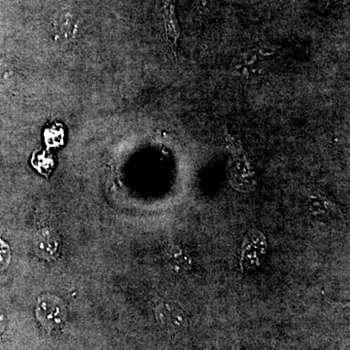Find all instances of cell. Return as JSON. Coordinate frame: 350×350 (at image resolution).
I'll return each instance as SVG.
<instances>
[{
	"instance_id": "obj_1",
	"label": "cell",
	"mask_w": 350,
	"mask_h": 350,
	"mask_svg": "<svg viewBox=\"0 0 350 350\" xmlns=\"http://www.w3.org/2000/svg\"><path fill=\"white\" fill-rule=\"evenodd\" d=\"M278 53L271 48L261 47L243 52L237 59L234 69L241 77L253 79L267 75L275 64Z\"/></svg>"
},
{
	"instance_id": "obj_2",
	"label": "cell",
	"mask_w": 350,
	"mask_h": 350,
	"mask_svg": "<svg viewBox=\"0 0 350 350\" xmlns=\"http://www.w3.org/2000/svg\"><path fill=\"white\" fill-rule=\"evenodd\" d=\"M36 317L46 330H61L66 325L68 310L59 297L44 295L38 299Z\"/></svg>"
},
{
	"instance_id": "obj_3",
	"label": "cell",
	"mask_w": 350,
	"mask_h": 350,
	"mask_svg": "<svg viewBox=\"0 0 350 350\" xmlns=\"http://www.w3.org/2000/svg\"><path fill=\"white\" fill-rule=\"evenodd\" d=\"M231 142V139H230ZM234 156L229 165L230 182L234 188L241 192H248L255 186V175L250 163L246 160L241 147L237 148V144H232Z\"/></svg>"
},
{
	"instance_id": "obj_4",
	"label": "cell",
	"mask_w": 350,
	"mask_h": 350,
	"mask_svg": "<svg viewBox=\"0 0 350 350\" xmlns=\"http://www.w3.org/2000/svg\"><path fill=\"white\" fill-rule=\"evenodd\" d=\"M268 243L262 232L252 231L244 239L241 250V267L244 271H253L264 261Z\"/></svg>"
},
{
	"instance_id": "obj_5",
	"label": "cell",
	"mask_w": 350,
	"mask_h": 350,
	"mask_svg": "<svg viewBox=\"0 0 350 350\" xmlns=\"http://www.w3.org/2000/svg\"><path fill=\"white\" fill-rule=\"evenodd\" d=\"M157 322L170 332H179L188 325V319L181 306L170 301H163L156 306Z\"/></svg>"
},
{
	"instance_id": "obj_6",
	"label": "cell",
	"mask_w": 350,
	"mask_h": 350,
	"mask_svg": "<svg viewBox=\"0 0 350 350\" xmlns=\"http://www.w3.org/2000/svg\"><path fill=\"white\" fill-rule=\"evenodd\" d=\"M33 248L39 257L46 260H53L59 256L61 243L56 232L49 228H44L36 234Z\"/></svg>"
},
{
	"instance_id": "obj_7",
	"label": "cell",
	"mask_w": 350,
	"mask_h": 350,
	"mask_svg": "<svg viewBox=\"0 0 350 350\" xmlns=\"http://www.w3.org/2000/svg\"><path fill=\"white\" fill-rule=\"evenodd\" d=\"M161 14H162L163 25H165V34L167 41L174 48L177 47L179 38H180V29L177 21L175 6L172 0H159Z\"/></svg>"
},
{
	"instance_id": "obj_8",
	"label": "cell",
	"mask_w": 350,
	"mask_h": 350,
	"mask_svg": "<svg viewBox=\"0 0 350 350\" xmlns=\"http://www.w3.org/2000/svg\"><path fill=\"white\" fill-rule=\"evenodd\" d=\"M185 255H184L178 248H172V250L170 251L169 255H167L170 267L174 269L185 268Z\"/></svg>"
},
{
	"instance_id": "obj_9",
	"label": "cell",
	"mask_w": 350,
	"mask_h": 350,
	"mask_svg": "<svg viewBox=\"0 0 350 350\" xmlns=\"http://www.w3.org/2000/svg\"><path fill=\"white\" fill-rule=\"evenodd\" d=\"M308 208L313 215H322L328 211V204L325 200L320 197H312L308 202Z\"/></svg>"
},
{
	"instance_id": "obj_10",
	"label": "cell",
	"mask_w": 350,
	"mask_h": 350,
	"mask_svg": "<svg viewBox=\"0 0 350 350\" xmlns=\"http://www.w3.org/2000/svg\"><path fill=\"white\" fill-rule=\"evenodd\" d=\"M10 260V251L8 245L0 239V269L5 268Z\"/></svg>"
},
{
	"instance_id": "obj_11",
	"label": "cell",
	"mask_w": 350,
	"mask_h": 350,
	"mask_svg": "<svg viewBox=\"0 0 350 350\" xmlns=\"http://www.w3.org/2000/svg\"><path fill=\"white\" fill-rule=\"evenodd\" d=\"M6 325V320L5 317H4L3 313L0 310V336L3 333L4 329H5Z\"/></svg>"
},
{
	"instance_id": "obj_12",
	"label": "cell",
	"mask_w": 350,
	"mask_h": 350,
	"mask_svg": "<svg viewBox=\"0 0 350 350\" xmlns=\"http://www.w3.org/2000/svg\"><path fill=\"white\" fill-rule=\"evenodd\" d=\"M207 1H208V0H202V4H204V5H206Z\"/></svg>"
}]
</instances>
